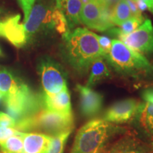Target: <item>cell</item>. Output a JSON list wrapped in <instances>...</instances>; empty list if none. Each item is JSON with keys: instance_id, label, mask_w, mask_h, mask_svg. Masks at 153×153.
Wrapping results in <instances>:
<instances>
[{"instance_id": "13", "label": "cell", "mask_w": 153, "mask_h": 153, "mask_svg": "<svg viewBox=\"0 0 153 153\" xmlns=\"http://www.w3.org/2000/svg\"><path fill=\"white\" fill-rule=\"evenodd\" d=\"M43 108L59 114L73 116L72 111L71 98L68 87L63 89L60 92L53 95L43 94L42 96Z\"/></svg>"}, {"instance_id": "35", "label": "cell", "mask_w": 153, "mask_h": 153, "mask_svg": "<svg viewBox=\"0 0 153 153\" xmlns=\"http://www.w3.org/2000/svg\"><path fill=\"white\" fill-rule=\"evenodd\" d=\"M1 13H2V11H1V8H0V15L1 14Z\"/></svg>"}, {"instance_id": "1", "label": "cell", "mask_w": 153, "mask_h": 153, "mask_svg": "<svg viewBox=\"0 0 153 153\" xmlns=\"http://www.w3.org/2000/svg\"><path fill=\"white\" fill-rule=\"evenodd\" d=\"M62 39V52L65 60L80 75L87 74L97 58L104 57L98 35L87 28L72 29L63 36Z\"/></svg>"}, {"instance_id": "30", "label": "cell", "mask_w": 153, "mask_h": 153, "mask_svg": "<svg viewBox=\"0 0 153 153\" xmlns=\"http://www.w3.org/2000/svg\"><path fill=\"white\" fill-rule=\"evenodd\" d=\"M135 3H136L137 7L140 10V11L142 12V11H144L148 9V7H147L146 4H145L144 1H142V0H135Z\"/></svg>"}, {"instance_id": "20", "label": "cell", "mask_w": 153, "mask_h": 153, "mask_svg": "<svg viewBox=\"0 0 153 153\" xmlns=\"http://www.w3.org/2000/svg\"><path fill=\"white\" fill-rule=\"evenodd\" d=\"M23 132L18 135L9 137L6 140L0 143V150L4 153H23L24 143L22 138Z\"/></svg>"}, {"instance_id": "7", "label": "cell", "mask_w": 153, "mask_h": 153, "mask_svg": "<svg viewBox=\"0 0 153 153\" xmlns=\"http://www.w3.org/2000/svg\"><path fill=\"white\" fill-rule=\"evenodd\" d=\"M39 72L44 94L53 95L67 87V76L60 65L52 60L45 59L40 62Z\"/></svg>"}, {"instance_id": "18", "label": "cell", "mask_w": 153, "mask_h": 153, "mask_svg": "<svg viewBox=\"0 0 153 153\" xmlns=\"http://www.w3.org/2000/svg\"><path fill=\"white\" fill-rule=\"evenodd\" d=\"M21 84L22 82L17 80L7 70L0 71V93L3 98L15 92Z\"/></svg>"}, {"instance_id": "14", "label": "cell", "mask_w": 153, "mask_h": 153, "mask_svg": "<svg viewBox=\"0 0 153 153\" xmlns=\"http://www.w3.org/2000/svg\"><path fill=\"white\" fill-rule=\"evenodd\" d=\"M23 153H48L53 136L41 133H22Z\"/></svg>"}, {"instance_id": "12", "label": "cell", "mask_w": 153, "mask_h": 153, "mask_svg": "<svg viewBox=\"0 0 153 153\" xmlns=\"http://www.w3.org/2000/svg\"><path fill=\"white\" fill-rule=\"evenodd\" d=\"M76 89L79 94V106L82 114L86 117H92L101 111L104 97L91 87L78 84Z\"/></svg>"}, {"instance_id": "5", "label": "cell", "mask_w": 153, "mask_h": 153, "mask_svg": "<svg viewBox=\"0 0 153 153\" xmlns=\"http://www.w3.org/2000/svg\"><path fill=\"white\" fill-rule=\"evenodd\" d=\"M6 108L16 123L33 116L43 108L42 97L36 96L27 85L22 82L18 89L4 97Z\"/></svg>"}, {"instance_id": "26", "label": "cell", "mask_w": 153, "mask_h": 153, "mask_svg": "<svg viewBox=\"0 0 153 153\" xmlns=\"http://www.w3.org/2000/svg\"><path fill=\"white\" fill-rule=\"evenodd\" d=\"M20 131L17 130L12 128H7L0 126V143L3 142L9 138V137L13 136V135H18Z\"/></svg>"}, {"instance_id": "37", "label": "cell", "mask_w": 153, "mask_h": 153, "mask_svg": "<svg viewBox=\"0 0 153 153\" xmlns=\"http://www.w3.org/2000/svg\"></svg>"}, {"instance_id": "3", "label": "cell", "mask_w": 153, "mask_h": 153, "mask_svg": "<svg viewBox=\"0 0 153 153\" xmlns=\"http://www.w3.org/2000/svg\"><path fill=\"white\" fill-rule=\"evenodd\" d=\"M106 62L118 73L133 78L153 76V65L144 55L123 42L114 39L110 51L104 55Z\"/></svg>"}, {"instance_id": "31", "label": "cell", "mask_w": 153, "mask_h": 153, "mask_svg": "<svg viewBox=\"0 0 153 153\" xmlns=\"http://www.w3.org/2000/svg\"><path fill=\"white\" fill-rule=\"evenodd\" d=\"M146 4L148 9L153 14V0H142Z\"/></svg>"}, {"instance_id": "8", "label": "cell", "mask_w": 153, "mask_h": 153, "mask_svg": "<svg viewBox=\"0 0 153 153\" xmlns=\"http://www.w3.org/2000/svg\"><path fill=\"white\" fill-rule=\"evenodd\" d=\"M55 5L39 0L33 5L29 16L24 22L25 30L28 38L46 28L53 29V12Z\"/></svg>"}, {"instance_id": "6", "label": "cell", "mask_w": 153, "mask_h": 153, "mask_svg": "<svg viewBox=\"0 0 153 153\" xmlns=\"http://www.w3.org/2000/svg\"><path fill=\"white\" fill-rule=\"evenodd\" d=\"M111 16L112 10L109 8V5L89 1L83 4L80 21L88 28L104 31L114 26Z\"/></svg>"}, {"instance_id": "32", "label": "cell", "mask_w": 153, "mask_h": 153, "mask_svg": "<svg viewBox=\"0 0 153 153\" xmlns=\"http://www.w3.org/2000/svg\"><path fill=\"white\" fill-rule=\"evenodd\" d=\"M82 1L83 4L87 3V1H95V2L101 4H107V1H108V0H82Z\"/></svg>"}, {"instance_id": "25", "label": "cell", "mask_w": 153, "mask_h": 153, "mask_svg": "<svg viewBox=\"0 0 153 153\" xmlns=\"http://www.w3.org/2000/svg\"><path fill=\"white\" fill-rule=\"evenodd\" d=\"M0 126L7 128H12L15 129L16 120L9 114L0 112Z\"/></svg>"}, {"instance_id": "10", "label": "cell", "mask_w": 153, "mask_h": 153, "mask_svg": "<svg viewBox=\"0 0 153 153\" xmlns=\"http://www.w3.org/2000/svg\"><path fill=\"white\" fill-rule=\"evenodd\" d=\"M143 104L134 99L119 101L108 107L103 119L113 124L128 123L140 114Z\"/></svg>"}, {"instance_id": "23", "label": "cell", "mask_w": 153, "mask_h": 153, "mask_svg": "<svg viewBox=\"0 0 153 153\" xmlns=\"http://www.w3.org/2000/svg\"><path fill=\"white\" fill-rule=\"evenodd\" d=\"M143 22L144 21L135 18V17H132L131 19H128L121 25H120L119 28H112L111 33L118 36L128 35V34L131 33L135 30H136L142 24Z\"/></svg>"}, {"instance_id": "27", "label": "cell", "mask_w": 153, "mask_h": 153, "mask_svg": "<svg viewBox=\"0 0 153 153\" xmlns=\"http://www.w3.org/2000/svg\"><path fill=\"white\" fill-rule=\"evenodd\" d=\"M19 2L20 3L21 7L24 11V22L26 21L29 16L31 9L33 8L34 4H35L36 0H18Z\"/></svg>"}, {"instance_id": "22", "label": "cell", "mask_w": 153, "mask_h": 153, "mask_svg": "<svg viewBox=\"0 0 153 153\" xmlns=\"http://www.w3.org/2000/svg\"><path fill=\"white\" fill-rule=\"evenodd\" d=\"M72 131L73 130H70L53 136L48 153H63L67 140Z\"/></svg>"}, {"instance_id": "19", "label": "cell", "mask_w": 153, "mask_h": 153, "mask_svg": "<svg viewBox=\"0 0 153 153\" xmlns=\"http://www.w3.org/2000/svg\"><path fill=\"white\" fill-rule=\"evenodd\" d=\"M132 17L133 16L126 0H119L112 11L113 24L120 26Z\"/></svg>"}, {"instance_id": "33", "label": "cell", "mask_w": 153, "mask_h": 153, "mask_svg": "<svg viewBox=\"0 0 153 153\" xmlns=\"http://www.w3.org/2000/svg\"><path fill=\"white\" fill-rule=\"evenodd\" d=\"M149 153H153V148L150 149V151H149Z\"/></svg>"}, {"instance_id": "36", "label": "cell", "mask_w": 153, "mask_h": 153, "mask_svg": "<svg viewBox=\"0 0 153 153\" xmlns=\"http://www.w3.org/2000/svg\"><path fill=\"white\" fill-rule=\"evenodd\" d=\"M150 135H152V136L153 137V132H152V133H151V134H150Z\"/></svg>"}, {"instance_id": "17", "label": "cell", "mask_w": 153, "mask_h": 153, "mask_svg": "<svg viewBox=\"0 0 153 153\" xmlns=\"http://www.w3.org/2000/svg\"><path fill=\"white\" fill-rule=\"evenodd\" d=\"M89 76L86 86L91 87L102 80L109 78L111 74L106 60L104 57H101L94 61L89 69Z\"/></svg>"}, {"instance_id": "15", "label": "cell", "mask_w": 153, "mask_h": 153, "mask_svg": "<svg viewBox=\"0 0 153 153\" xmlns=\"http://www.w3.org/2000/svg\"><path fill=\"white\" fill-rule=\"evenodd\" d=\"M150 148L131 135H126L108 146L105 153H149Z\"/></svg>"}, {"instance_id": "21", "label": "cell", "mask_w": 153, "mask_h": 153, "mask_svg": "<svg viewBox=\"0 0 153 153\" xmlns=\"http://www.w3.org/2000/svg\"><path fill=\"white\" fill-rule=\"evenodd\" d=\"M53 29L62 36L70 31L66 18L56 6L53 12Z\"/></svg>"}, {"instance_id": "4", "label": "cell", "mask_w": 153, "mask_h": 153, "mask_svg": "<svg viewBox=\"0 0 153 153\" xmlns=\"http://www.w3.org/2000/svg\"><path fill=\"white\" fill-rule=\"evenodd\" d=\"M17 131H36L55 136L74 129L73 116H67L43 108L30 117L17 122Z\"/></svg>"}, {"instance_id": "29", "label": "cell", "mask_w": 153, "mask_h": 153, "mask_svg": "<svg viewBox=\"0 0 153 153\" xmlns=\"http://www.w3.org/2000/svg\"><path fill=\"white\" fill-rule=\"evenodd\" d=\"M143 98L146 102L153 103V88H149L143 91Z\"/></svg>"}, {"instance_id": "16", "label": "cell", "mask_w": 153, "mask_h": 153, "mask_svg": "<svg viewBox=\"0 0 153 153\" xmlns=\"http://www.w3.org/2000/svg\"><path fill=\"white\" fill-rule=\"evenodd\" d=\"M55 6L66 18L70 30L81 23L80 14L83 6L82 0H56Z\"/></svg>"}, {"instance_id": "24", "label": "cell", "mask_w": 153, "mask_h": 153, "mask_svg": "<svg viewBox=\"0 0 153 153\" xmlns=\"http://www.w3.org/2000/svg\"><path fill=\"white\" fill-rule=\"evenodd\" d=\"M140 116L145 130L151 134L153 132V103L146 102L143 104Z\"/></svg>"}, {"instance_id": "2", "label": "cell", "mask_w": 153, "mask_h": 153, "mask_svg": "<svg viewBox=\"0 0 153 153\" xmlns=\"http://www.w3.org/2000/svg\"><path fill=\"white\" fill-rule=\"evenodd\" d=\"M126 133L125 128L104 119L91 120L77 131L70 153H105L115 137Z\"/></svg>"}, {"instance_id": "34", "label": "cell", "mask_w": 153, "mask_h": 153, "mask_svg": "<svg viewBox=\"0 0 153 153\" xmlns=\"http://www.w3.org/2000/svg\"><path fill=\"white\" fill-rule=\"evenodd\" d=\"M3 98V96H2V94H1V93H0V101L1 100V99Z\"/></svg>"}, {"instance_id": "28", "label": "cell", "mask_w": 153, "mask_h": 153, "mask_svg": "<svg viewBox=\"0 0 153 153\" xmlns=\"http://www.w3.org/2000/svg\"><path fill=\"white\" fill-rule=\"evenodd\" d=\"M98 41L99 45H100L102 51H104L105 55L110 51L111 47V41L108 37L100 36H98Z\"/></svg>"}, {"instance_id": "11", "label": "cell", "mask_w": 153, "mask_h": 153, "mask_svg": "<svg viewBox=\"0 0 153 153\" xmlns=\"http://www.w3.org/2000/svg\"><path fill=\"white\" fill-rule=\"evenodd\" d=\"M20 15L16 14L0 22V36L17 48L24 45L28 39L24 25L20 22Z\"/></svg>"}, {"instance_id": "9", "label": "cell", "mask_w": 153, "mask_h": 153, "mask_svg": "<svg viewBox=\"0 0 153 153\" xmlns=\"http://www.w3.org/2000/svg\"><path fill=\"white\" fill-rule=\"evenodd\" d=\"M118 38L133 51L143 55L153 54V26L150 19H145L136 30L128 35L119 36Z\"/></svg>"}]
</instances>
